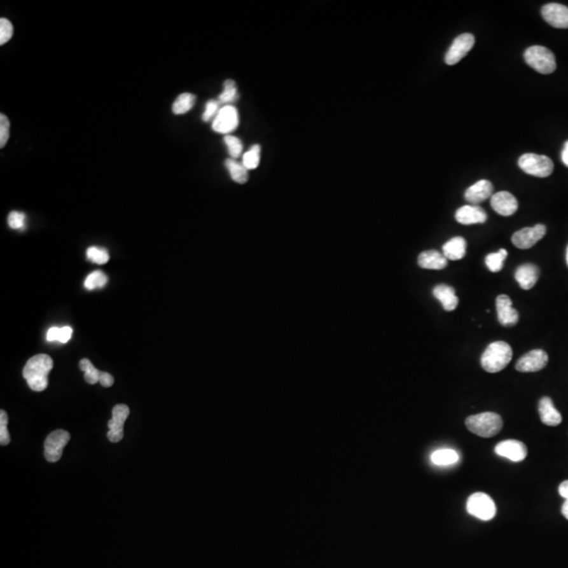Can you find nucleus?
Returning a JSON list of instances; mask_svg holds the SVG:
<instances>
[{"mask_svg": "<svg viewBox=\"0 0 568 568\" xmlns=\"http://www.w3.org/2000/svg\"><path fill=\"white\" fill-rule=\"evenodd\" d=\"M478 248V230L466 211H448L427 239L424 255L438 267H459L469 262Z\"/></svg>", "mask_w": 568, "mask_h": 568, "instance_id": "obj_1", "label": "nucleus"}, {"mask_svg": "<svg viewBox=\"0 0 568 568\" xmlns=\"http://www.w3.org/2000/svg\"><path fill=\"white\" fill-rule=\"evenodd\" d=\"M450 335L455 337L462 356L469 365L487 368L495 363V358H497L495 342L497 339L488 333L485 326L471 323L466 316H459V318L450 321Z\"/></svg>", "mask_w": 568, "mask_h": 568, "instance_id": "obj_2", "label": "nucleus"}, {"mask_svg": "<svg viewBox=\"0 0 568 568\" xmlns=\"http://www.w3.org/2000/svg\"><path fill=\"white\" fill-rule=\"evenodd\" d=\"M392 203V192L382 185H366L354 194L345 206L344 220L352 230H365L386 217Z\"/></svg>", "mask_w": 568, "mask_h": 568, "instance_id": "obj_3", "label": "nucleus"}, {"mask_svg": "<svg viewBox=\"0 0 568 568\" xmlns=\"http://www.w3.org/2000/svg\"><path fill=\"white\" fill-rule=\"evenodd\" d=\"M447 182L436 192V204L440 209H457L469 203L476 194V183L471 166L464 159H455L447 166Z\"/></svg>", "mask_w": 568, "mask_h": 568, "instance_id": "obj_4", "label": "nucleus"}, {"mask_svg": "<svg viewBox=\"0 0 568 568\" xmlns=\"http://www.w3.org/2000/svg\"><path fill=\"white\" fill-rule=\"evenodd\" d=\"M523 295L518 288L506 291L485 314V328L495 339H508L520 326Z\"/></svg>", "mask_w": 568, "mask_h": 568, "instance_id": "obj_5", "label": "nucleus"}, {"mask_svg": "<svg viewBox=\"0 0 568 568\" xmlns=\"http://www.w3.org/2000/svg\"><path fill=\"white\" fill-rule=\"evenodd\" d=\"M448 284L455 293V302L457 307L464 316H476L480 314V310L485 307V300H487V291H485V284L469 274V272H462V270H453L448 274Z\"/></svg>", "mask_w": 568, "mask_h": 568, "instance_id": "obj_6", "label": "nucleus"}, {"mask_svg": "<svg viewBox=\"0 0 568 568\" xmlns=\"http://www.w3.org/2000/svg\"><path fill=\"white\" fill-rule=\"evenodd\" d=\"M173 511L183 525L192 528H211L220 518L217 506L209 497H199L192 493L178 495L173 501Z\"/></svg>", "mask_w": 568, "mask_h": 568, "instance_id": "obj_7", "label": "nucleus"}, {"mask_svg": "<svg viewBox=\"0 0 568 568\" xmlns=\"http://www.w3.org/2000/svg\"><path fill=\"white\" fill-rule=\"evenodd\" d=\"M26 51L21 42L13 37H2L0 39V89L7 91L20 81L26 72Z\"/></svg>", "mask_w": 568, "mask_h": 568, "instance_id": "obj_8", "label": "nucleus"}, {"mask_svg": "<svg viewBox=\"0 0 568 568\" xmlns=\"http://www.w3.org/2000/svg\"><path fill=\"white\" fill-rule=\"evenodd\" d=\"M20 274V241L9 230H0V295H9Z\"/></svg>", "mask_w": 568, "mask_h": 568, "instance_id": "obj_9", "label": "nucleus"}, {"mask_svg": "<svg viewBox=\"0 0 568 568\" xmlns=\"http://www.w3.org/2000/svg\"><path fill=\"white\" fill-rule=\"evenodd\" d=\"M438 204L436 201H419L410 209V220L406 224L405 241L415 244L422 241L426 234H432L438 224Z\"/></svg>", "mask_w": 568, "mask_h": 568, "instance_id": "obj_10", "label": "nucleus"}, {"mask_svg": "<svg viewBox=\"0 0 568 568\" xmlns=\"http://www.w3.org/2000/svg\"><path fill=\"white\" fill-rule=\"evenodd\" d=\"M49 440H51V432L49 427L41 424H21L18 434H16V447L20 450L21 457L28 459H41L49 450Z\"/></svg>", "mask_w": 568, "mask_h": 568, "instance_id": "obj_11", "label": "nucleus"}, {"mask_svg": "<svg viewBox=\"0 0 568 568\" xmlns=\"http://www.w3.org/2000/svg\"><path fill=\"white\" fill-rule=\"evenodd\" d=\"M215 554L203 541H192L178 549L169 562V568H213Z\"/></svg>", "mask_w": 568, "mask_h": 568, "instance_id": "obj_12", "label": "nucleus"}]
</instances>
